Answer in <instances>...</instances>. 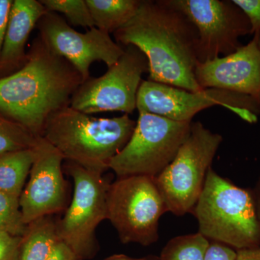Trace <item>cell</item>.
<instances>
[{
  "mask_svg": "<svg viewBox=\"0 0 260 260\" xmlns=\"http://www.w3.org/2000/svg\"><path fill=\"white\" fill-rule=\"evenodd\" d=\"M121 46H134L148 61L149 80L197 92L198 34L168 0H143L136 14L114 32Z\"/></svg>",
  "mask_w": 260,
  "mask_h": 260,
  "instance_id": "6da1fadb",
  "label": "cell"
},
{
  "mask_svg": "<svg viewBox=\"0 0 260 260\" xmlns=\"http://www.w3.org/2000/svg\"><path fill=\"white\" fill-rule=\"evenodd\" d=\"M83 83L79 72L38 36L23 66L0 78V112L36 137H43L49 118L70 107Z\"/></svg>",
  "mask_w": 260,
  "mask_h": 260,
  "instance_id": "7a4b0ae2",
  "label": "cell"
},
{
  "mask_svg": "<svg viewBox=\"0 0 260 260\" xmlns=\"http://www.w3.org/2000/svg\"><path fill=\"white\" fill-rule=\"evenodd\" d=\"M135 126L129 114L95 118L68 107L49 118L43 137L67 161L103 174L128 143Z\"/></svg>",
  "mask_w": 260,
  "mask_h": 260,
  "instance_id": "3957f363",
  "label": "cell"
},
{
  "mask_svg": "<svg viewBox=\"0 0 260 260\" xmlns=\"http://www.w3.org/2000/svg\"><path fill=\"white\" fill-rule=\"evenodd\" d=\"M199 233L235 250L260 246L254 193L220 177L211 167L193 210Z\"/></svg>",
  "mask_w": 260,
  "mask_h": 260,
  "instance_id": "277c9868",
  "label": "cell"
},
{
  "mask_svg": "<svg viewBox=\"0 0 260 260\" xmlns=\"http://www.w3.org/2000/svg\"><path fill=\"white\" fill-rule=\"evenodd\" d=\"M222 141L221 135L200 121L191 122L189 134L174 160L155 178L168 212L184 215L193 211Z\"/></svg>",
  "mask_w": 260,
  "mask_h": 260,
  "instance_id": "5b68a950",
  "label": "cell"
},
{
  "mask_svg": "<svg viewBox=\"0 0 260 260\" xmlns=\"http://www.w3.org/2000/svg\"><path fill=\"white\" fill-rule=\"evenodd\" d=\"M192 121L181 122L139 113L133 134L109 164L118 178H155L174 160L190 132Z\"/></svg>",
  "mask_w": 260,
  "mask_h": 260,
  "instance_id": "8992f818",
  "label": "cell"
},
{
  "mask_svg": "<svg viewBox=\"0 0 260 260\" xmlns=\"http://www.w3.org/2000/svg\"><path fill=\"white\" fill-rule=\"evenodd\" d=\"M65 172L73 179L74 192L63 218L56 220L59 242L71 249L76 260L92 259L99 251L95 230L107 219L108 184L100 173L67 161Z\"/></svg>",
  "mask_w": 260,
  "mask_h": 260,
  "instance_id": "52a82bcc",
  "label": "cell"
},
{
  "mask_svg": "<svg viewBox=\"0 0 260 260\" xmlns=\"http://www.w3.org/2000/svg\"><path fill=\"white\" fill-rule=\"evenodd\" d=\"M167 211L155 178H118L107 191V219L123 244L151 245L158 239V223Z\"/></svg>",
  "mask_w": 260,
  "mask_h": 260,
  "instance_id": "ba28073f",
  "label": "cell"
},
{
  "mask_svg": "<svg viewBox=\"0 0 260 260\" xmlns=\"http://www.w3.org/2000/svg\"><path fill=\"white\" fill-rule=\"evenodd\" d=\"M216 106L232 111L249 124L257 122L260 114V104L255 99L220 89L193 92L146 80L142 81L137 96L139 113L181 122L192 121L193 117L201 111Z\"/></svg>",
  "mask_w": 260,
  "mask_h": 260,
  "instance_id": "9c48e42d",
  "label": "cell"
},
{
  "mask_svg": "<svg viewBox=\"0 0 260 260\" xmlns=\"http://www.w3.org/2000/svg\"><path fill=\"white\" fill-rule=\"evenodd\" d=\"M125 47L123 55L105 74L88 78L78 87L70 107L88 115L106 112L130 114L137 109V96L142 77L148 72V61L138 48Z\"/></svg>",
  "mask_w": 260,
  "mask_h": 260,
  "instance_id": "30bf717a",
  "label": "cell"
},
{
  "mask_svg": "<svg viewBox=\"0 0 260 260\" xmlns=\"http://www.w3.org/2000/svg\"><path fill=\"white\" fill-rule=\"evenodd\" d=\"M186 15L198 34L200 62L235 52L240 38L251 34L249 20L232 0H168Z\"/></svg>",
  "mask_w": 260,
  "mask_h": 260,
  "instance_id": "8fae6325",
  "label": "cell"
},
{
  "mask_svg": "<svg viewBox=\"0 0 260 260\" xmlns=\"http://www.w3.org/2000/svg\"><path fill=\"white\" fill-rule=\"evenodd\" d=\"M39 36L51 51L69 61L79 72L83 82L90 78V65L97 61L113 66L124 49L110 34L95 27L85 32L72 28L58 13L47 12L37 24Z\"/></svg>",
  "mask_w": 260,
  "mask_h": 260,
  "instance_id": "7c38bea8",
  "label": "cell"
},
{
  "mask_svg": "<svg viewBox=\"0 0 260 260\" xmlns=\"http://www.w3.org/2000/svg\"><path fill=\"white\" fill-rule=\"evenodd\" d=\"M34 160L29 180L20 197V208L25 225L37 219L66 210L68 182L63 175L64 157L44 137L34 147Z\"/></svg>",
  "mask_w": 260,
  "mask_h": 260,
  "instance_id": "4fadbf2b",
  "label": "cell"
},
{
  "mask_svg": "<svg viewBox=\"0 0 260 260\" xmlns=\"http://www.w3.org/2000/svg\"><path fill=\"white\" fill-rule=\"evenodd\" d=\"M194 75L202 89L242 94L260 104V50L256 36L229 55L198 61Z\"/></svg>",
  "mask_w": 260,
  "mask_h": 260,
  "instance_id": "5bb4252c",
  "label": "cell"
},
{
  "mask_svg": "<svg viewBox=\"0 0 260 260\" xmlns=\"http://www.w3.org/2000/svg\"><path fill=\"white\" fill-rule=\"evenodd\" d=\"M47 10L37 0H13L0 53V78L18 71L27 59L25 45L32 30Z\"/></svg>",
  "mask_w": 260,
  "mask_h": 260,
  "instance_id": "9a60e30c",
  "label": "cell"
},
{
  "mask_svg": "<svg viewBox=\"0 0 260 260\" xmlns=\"http://www.w3.org/2000/svg\"><path fill=\"white\" fill-rule=\"evenodd\" d=\"M58 242L53 215L37 219L27 225L22 236L18 260H47Z\"/></svg>",
  "mask_w": 260,
  "mask_h": 260,
  "instance_id": "2e32d148",
  "label": "cell"
},
{
  "mask_svg": "<svg viewBox=\"0 0 260 260\" xmlns=\"http://www.w3.org/2000/svg\"><path fill=\"white\" fill-rule=\"evenodd\" d=\"M95 28L114 34L136 14L143 0H85Z\"/></svg>",
  "mask_w": 260,
  "mask_h": 260,
  "instance_id": "e0dca14e",
  "label": "cell"
},
{
  "mask_svg": "<svg viewBox=\"0 0 260 260\" xmlns=\"http://www.w3.org/2000/svg\"><path fill=\"white\" fill-rule=\"evenodd\" d=\"M34 160V148L0 155V191L20 198Z\"/></svg>",
  "mask_w": 260,
  "mask_h": 260,
  "instance_id": "ac0fdd59",
  "label": "cell"
},
{
  "mask_svg": "<svg viewBox=\"0 0 260 260\" xmlns=\"http://www.w3.org/2000/svg\"><path fill=\"white\" fill-rule=\"evenodd\" d=\"M210 242L198 232L171 239L164 246L159 260H204Z\"/></svg>",
  "mask_w": 260,
  "mask_h": 260,
  "instance_id": "d6986e66",
  "label": "cell"
},
{
  "mask_svg": "<svg viewBox=\"0 0 260 260\" xmlns=\"http://www.w3.org/2000/svg\"><path fill=\"white\" fill-rule=\"evenodd\" d=\"M39 137L0 112V155L35 146Z\"/></svg>",
  "mask_w": 260,
  "mask_h": 260,
  "instance_id": "ffe728a7",
  "label": "cell"
},
{
  "mask_svg": "<svg viewBox=\"0 0 260 260\" xmlns=\"http://www.w3.org/2000/svg\"><path fill=\"white\" fill-rule=\"evenodd\" d=\"M48 12L61 13L74 26L95 27L85 0H40Z\"/></svg>",
  "mask_w": 260,
  "mask_h": 260,
  "instance_id": "44dd1931",
  "label": "cell"
},
{
  "mask_svg": "<svg viewBox=\"0 0 260 260\" xmlns=\"http://www.w3.org/2000/svg\"><path fill=\"white\" fill-rule=\"evenodd\" d=\"M26 226L22 218L20 198L0 191V230L22 237Z\"/></svg>",
  "mask_w": 260,
  "mask_h": 260,
  "instance_id": "7402d4cb",
  "label": "cell"
},
{
  "mask_svg": "<svg viewBox=\"0 0 260 260\" xmlns=\"http://www.w3.org/2000/svg\"><path fill=\"white\" fill-rule=\"evenodd\" d=\"M249 20L251 27V34L260 32V0H232Z\"/></svg>",
  "mask_w": 260,
  "mask_h": 260,
  "instance_id": "603a6c76",
  "label": "cell"
},
{
  "mask_svg": "<svg viewBox=\"0 0 260 260\" xmlns=\"http://www.w3.org/2000/svg\"><path fill=\"white\" fill-rule=\"evenodd\" d=\"M21 238L0 230V260H18Z\"/></svg>",
  "mask_w": 260,
  "mask_h": 260,
  "instance_id": "cb8c5ba5",
  "label": "cell"
},
{
  "mask_svg": "<svg viewBox=\"0 0 260 260\" xmlns=\"http://www.w3.org/2000/svg\"><path fill=\"white\" fill-rule=\"evenodd\" d=\"M237 250L221 243L213 242L207 249L204 260H236Z\"/></svg>",
  "mask_w": 260,
  "mask_h": 260,
  "instance_id": "d4e9b609",
  "label": "cell"
},
{
  "mask_svg": "<svg viewBox=\"0 0 260 260\" xmlns=\"http://www.w3.org/2000/svg\"><path fill=\"white\" fill-rule=\"evenodd\" d=\"M13 4V0H0V53L4 42Z\"/></svg>",
  "mask_w": 260,
  "mask_h": 260,
  "instance_id": "484cf974",
  "label": "cell"
},
{
  "mask_svg": "<svg viewBox=\"0 0 260 260\" xmlns=\"http://www.w3.org/2000/svg\"><path fill=\"white\" fill-rule=\"evenodd\" d=\"M47 260H76L74 254L66 244L58 242Z\"/></svg>",
  "mask_w": 260,
  "mask_h": 260,
  "instance_id": "4316f807",
  "label": "cell"
},
{
  "mask_svg": "<svg viewBox=\"0 0 260 260\" xmlns=\"http://www.w3.org/2000/svg\"><path fill=\"white\" fill-rule=\"evenodd\" d=\"M236 260H260V246L237 250Z\"/></svg>",
  "mask_w": 260,
  "mask_h": 260,
  "instance_id": "83f0119b",
  "label": "cell"
},
{
  "mask_svg": "<svg viewBox=\"0 0 260 260\" xmlns=\"http://www.w3.org/2000/svg\"><path fill=\"white\" fill-rule=\"evenodd\" d=\"M105 260H150V258H133L124 255V254H115V255L109 256V257H108Z\"/></svg>",
  "mask_w": 260,
  "mask_h": 260,
  "instance_id": "f1b7e54d",
  "label": "cell"
},
{
  "mask_svg": "<svg viewBox=\"0 0 260 260\" xmlns=\"http://www.w3.org/2000/svg\"><path fill=\"white\" fill-rule=\"evenodd\" d=\"M254 198H255L256 212H257L258 219L260 223V178L258 181L255 193H254Z\"/></svg>",
  "mask_w": 260,
  "mask_h": 260,
  "instance_id": "f546056e",
  "label": "cell"
},
{
  "mask_svg": "<svg viewBox=\"0 0 260 260\" xmlns=\"http://www.w3.org/2000/svg\"><path fill=\"white\" fill-rule=\"evenodd\" d=\"M255 36H256V38H257V44L260 50V32L258 34H255Z\"/></svg>",
  "mask_w": 260,
  "mask_h": 260,
  "instance_id": "4dcf8cb0",
  "label": "cell"
},
{
  "mask_svg": "<svg viewBox=\"0 0 260 260\" xmlns=\"http://www.w3.org/2000/svg\"><path fill=\"white\" fill-rule=\"evenodd\" d=\"M150 260H159V259H151V258H150Z\"/></svg>",
  "mask_w": 260,
  "mask_h": 260,
  "instance_id": "1f68e13d",
  "label": "cell"
}]
</instances>
